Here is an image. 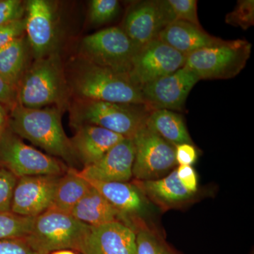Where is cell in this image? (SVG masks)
Segmentation results:
<instances>
[{
	"label": "cell",
	"mask_w": 254,
	"mask_h": 254,
	"mask_svg": "<svg viewBox=\"0 0 254 254\" xmlns=\"http://www.w3.org/2000/svg\"><path fill=\"white\" fill-rule=\"evenodd\" d=\"M9 128L50 153L73 164L76 160L71 141L62 125L61 110L57 107L31 109L18 104L10 110Z\"/></svg>",
	"instance_id": "obj_1"
},
{
	"label": "cell",
	"mask_w": 254,
	"mask_h": 254,
	"mask_svg": "<svg viewBox=\"0 0 254 254\" xmlns=\"http://www.w3.org/2000/svg\"><path fill=\"white\" fill-rule=\"evenodd\" d=\"M71 88L78 99L145 105L141 88L128 74L115 72L82 58L72 73Z\"/></svg>",
	"instance_id": "obj_2"
},
{
	"label": "cell",
	"mask_w": 254,
	"mask_h": 254,
	"mask_svg": "<svg viewBox=\"0 0 254 254\" xmlns=\"http://www.w3.org/2000/svg\"><path fill=\"white\" fill-rule=\"evenodd\" d=\"M152 110L143 104L78 99L70 108V122L75 128L82 125H94L132 138L145 125Z\"/></svg>",
	"instance_id": "obj_3"
},
{
	"label": "cell",
	"mask_w": 254,
	"mask_h": 254,
	"mask_svg": "<svg viewBox=\"0 0 254 254\" xmlns=\"http://www.w3.org/2000/svg\"><path fill=\"white\" fill-rule=\"evenodd\" d=\"M67 86L57 51L36 60L26 69L17 88L18 104L31 109L64 105Z\"/></svg>",
	"instance_id": "obj_4"
},
{
	"label": "cell",
	"mask_w": 254,
	"mask_h": 254,
	"mask_svg": "<svg viewBox=\"0 0 254 254\" xmlns=\"http://www.w3.org/2000/svg\"><path fill=\"white\" fill-rule=\"evenodd\" d=\"M88 227L70 214L49 209L35 218L23 240L38 254L64 250L78 252Z\"/></svg>",
	"instance_id": "obj_5"
},
{
	"label": "cell",
	"mask_w": 254,
	"mask_h": 254,
	"mask_svg": "<svg viewBox=\"0 0 254 254\" xmlns=\"http://www.w3.org/2000/svg\"><path fill=\"white\" fill-rule=\"evenodd\" d=\"M252 47L245 40H221L188 55L185 66L199 80L230 79L245 67L252 54Z\"/></svg>",
	"instance_id": "obj_6"
},
{
	"label": "cell",
	"mask_w": 254,
	"mask_h": 254,
	"mask_svg": "<svg viewBox=\"0 0 254 254\" xmlns=\"http://www.w3.org/2000/svg\"><path fill=\"white\" fill-rule=\"evenodd\" d=\"M138 51L123 28L110 27L82 40V59L115 72L128 74Z\"/></svg>",
	"instance_id": "obj_7"
},
{
	"label": "cell",
	"mask_w": 254,
	"mask_h": 254,
	"mask_svg": "<svg viewBox=\"0 0 254 254\" xmlns=\"http://www.w3.org/2000/svg\"><path fill=\"white\" fill-rule=\"evenodd\" d=\"M0 166L18 179L37 175L62 176L68 169L54 157L23 143L9 128L0 137Z\"/></svg>",
	"instance_id": "obj_8"
},
{
	"label": "cell",
	"mask_w": 254,
	"mask_h": 254,
	"mask_svg": "<svg viewBox=\"0 0 254 254\" xmlns=\"http://www.w3.org/2000/svg\"><path fill=\"white\" fill-rule=\"evenodd\" d=\"M135 157L132 174L138 181L158 180L166 176L177 165L175 148L146 125L133 138Z\"/></svg>",
	"instance_id": "obj_9"
},
{
	"label": "cell",
	"mask_w": 254,
	"mask_h": 254,
	"mask_svg": "<svg viewBox=\"0 0 254 254\" xmlns=\"http://www.w3.org/2000/svg\"><path fill=\"white\" fill-rule=\"evenodd\" d=\"M186 60L187 56L157 38L138 50L132 60L128 76L141 88L184 67Z\"/></svg>",
	"instance_id": "obj_10"
},
{
	"label": "cell",
	"mask_w": 254,
	"mask_h": 254,
	"mask_svg": "<svg viewBox=\"0 0 254 254\" xmlns=\"http://www.w3.org/2000/svg\"><path fill=\"white\" fill-rule=\"evenodd\" d=\"M198 81L193 71L184 66L142 86V97L145 105L153 110L183 111L187 97Z\"/></svg>",
	"instance_id": "obj_11"
},
{
	"label": "cell",
	"mask_w": 254,
	"mask_h": 254,
	"mask_svg": "<svg viewBox=\"0 0 254 254\" xmlns=\"http://www.w3.org/2000/svg\"><path fill=\"white\" fill-rule=\"evenodd\" d=\"M172 22L166 0H148L138 1L128 9L122 28L138 50L157 39Z\"/></svg>",
	"instance_id": "obj_12"
},
{
	"label": "cell",
	"mask_w": 254,
	"mask_h": 254,
	"mask_svg": "<svg viewBox=\"0 0 254 254\" xmlns=\"http://www.w3.org/2000/svg\"><path fill=\"white\" fill-rule=\"evenodd\" d=\"M60 177L37 175L18 178L13 192L11 213L36 218L49 210Z\"/></svg>",
	"instance_id": "obj_13"
},
{
	"label": "cell",
	"mask_w": 254,
	"mask_h": 254,
	"mask_svg": "<svg viewBox=\"0 0 254 254\" xmlns=\"http://www.w3.org/2000/svg\"><path fill=\"white\" fill-rule=\"evenodd\" d=\"M25 32L36 60L55 52L56 24L53 4L46 0H30L26 4Z\"/></svg>",
	"instance_id": "obj_14"
},
{
	"label": "cell",
	"mask_w": 254,
	"mask_h": 254,
	"mask_svg": "<svg viewBox=\"0 0 254 254\" xmlns=\"http://www.w3.org/2000/svg\"><path fill=\"white\" fill-rule=\"evenodd\" d=\"M78 252L81 254H136V231L125 224L90 226Z\"/></svg>",
	"instance_id": "obj_15"
},
{
	"label": "cell",
	"mask_w": 254,
	"mask_h": 254,
	"mask_svg": "<svg viewBox=\"0 0 254 254\" xmlns=\"http://www.w3.org/2000/svg\"><path fill=\"white\" fill-rule=\"evenodd\" d=\"M134 157L133 139L125 138L96 163L84 167L79 174L88 181L127 182L133 176Z\"/></svg>",
	"instance_id": "obj_16"
},
{
	"label": "cell",
	"mask_w": 254,
	"mask_h": 254,
	"mask_svg": "<svg viewBox=\"0 0 254 254\" xmlns=\"http://www.w3.org/2000/svg\"><path fill=\"white\" fill-rule=\"evenodd\" d=\"M125 137L94 125H82L70 138L75 158L86 167L96 163Z\"/></svg>",
	"instance_id": "obj_17"
},
{
	"label": "cell",
	"mask_w": 254,
	"mask_h": 254,
	"mask_svg": "<svg viewBox=\"0 0 254 254\" xmlns=\"http://www.w3.org/2000/svg\"><path fill=\"white\" fill-rule=\"evenodd\" d=\"M70 215L78 221L90 226L119 222L136 231L139 223L138 220L130 218L117 210L92 186L86 194L75 205Z\"/></svg>",
	"instance_id": "obj_18"
},
{
	"label": "cell",
	"mask_w": 254,
	"mask_h": 254,
	"mask_svg": "<svg viewBox=\"0 0 254 254\" xmlns=\"http://www.w3.org/2000/svg\"><path fill=\"white\" fill-rule=\"evenodd\" d=\"M158 39L187 57L222 40L209 34L202 27L180 21L167 25L160 32Z\"/></svg>",
	"instance_id": "obj_19"
},
{
	"label": "cell",
	"mask_w": 254,
	"mask_h": 254,
	"mask_svg": "<svg viewBox=\"0 0 254 254\" xmlns=\"http://www.w3.org/2000/svg\"><path fill=\"white\" fill-rule=\"evenodd\" d=\"M88 182L110 204L130 218L134 219L146 210V197L135 185L120 182Z\"/></svg>",
	"instance_id": "obj_20"
},
{
	"label": "cell",
	"mask_w": 254,
	"mask_h": 254,
	"mask_svg": "<svg viewBox=\"0 0 254 254\" xmlns=\"http://www.w3.org/2000/svg\"><path fill=\"white\" fill-rule=\"evenodd\" d=\"M134 185L145 197L165 209L183 204L195 195L182 185L177 177L176 170L158 180H136Z\"/></svg>",
	"instance_id": "obj_21"
},
{
	"label": "cell",
	"mask_w": 254,
	"mask_h": 254,
	"mask_svg": "<svg viewBox=\"0 0 254 254\" xmlns=\"http://www.w3.org/2000/svg\"><path fill=\"white\" fill-rule=\"evenodd\" d=\"M145 125L173 146L184 143L193 144L180 114L167 110H152Z\"/></svg>",
	"instance_id": "obj_22"
},
{
	"label": "cell",
	"mask_w": 254,
	"mask_h": 254,
	"mask_svg": "<svg viewBox=\"0 0 254 254\" xmlns=\"http://www.w3.org/2000/svg\"><path fill=\"white\" fill-rule=\"evenodd\" d=\"M91 188V184L73 168L67 169L60 177L55 190L54 200L50 209L71 214L75 205Z\"/></svg>",
	"instance_id": "obj_23"
},
{
	"label": "cell",
	"mask_w": 254,
	"mask_h": 254,
	"mask_svg": "<svg viewBox=\"0 0 254 254\" xmlns=\"http://www.w3.org/2000/svg\"><path fill=\"white\" fill-rule=\"evenodd\" d=\"M27 43L21 36L0 50V76L16 91L27 69Z\"/></svg>",
	"instance_id": "obj_24"
},
{
	"label": "cell",
	"mask_w": 254,
	"mask_h": 254,
	"mask_svg": "<svg viewBox=\"0 0 254 254\" xmlns=\"http://www.w3.org/2000/svg\"><path fill=\"white\" fill-rule=\"evenodd\" d=\"M136 254H178L163 237L143 224L136 230Z\"/></svg>",
	"instance_id": "obj_25"
},
{
	"label": "cell",
	"mask_w": 254,
	"mask_h": 254,
	"mask_svg": "<svg viewBox=\"0 0 254 254\" xmlns=\"http://www.w3.org/2000/svg\"><path fill=\"white\" fill-rule=\"evenodd\" d=\"M34 220L11 212L0 213V240L25 238L31 231Z\"/></svg>",
	"instance_id": "obj_26"
},
{
	"label": "cell",
	"mask_w": 254,
	"mask_h": 254,
	"mask_svg": "<svg viewBox=\"0 0 254 254\" xmlns=\"http://www.w3.org/2000/svg\"><path fill=\"white\" fill-rule=\"evenodd\" d=\"M173 22L185 21L201 27L197 14L196 0H166Z\"/></svg>",
	"instance_id": "obj_27"
},
{
	"label": "cell",
	"mask_w": 254,
	"mask_h": 254,
	"mask_svg": "<svg viewBox=\"0 0 254 254\" xmlns=\"http://www.w3.org/2000/svg\"><path fill=\"white\" fill-rule=\"evenodd\" d=\"M118 0H93L90 2L89 20L93 24L109 23L120 12Z\"/></svg>",
	"instance_id": "obj_28"
},
{
	"label": "cell",
	"mask_w": 254,
	"mask_h": 254,
	"mask_svg": "<svg viewBox=\"0 0 254 254\" xmlns=\"http://www.w3.org/2000/svg\"><path fill=\"white\" fill-rule=\"evenodd\" d=\"M225 22L243 30L249 29L254 25V0H240L236 6L225 17Z\"/></svg>",
	"instance_id": "obj_29"
},
{
	"label": "cell",
	"mask_w": 254,
	"mask_h": 254,
	"mask_svg": "<svg viewBox=\"0 0 254 254\" xmlns=\"http://www.w3.org/2000/svg\"><path fill=\"white\" fill-rule=\"evenodd\" d=\"M18 178L0 166V213L11 212L13 192Z\"/></svg>",
	"instance_id": "obj_30"
},
{
	"label": "cell",
	"mask_w": 254,
	"mask_h": 254,
	"mask_svg": "<svg viewBox=\"0 0 254 254\" xmlns=\"http://www.w3.org/2000/svg\"><path fill=\"white\" fill-rule=\"evenodd\" d=\"M26 4L20 0H0V26L23 18Z\"/></svg>",
	"instance_id": "obj_31"
},
{
	"label": "cell",
	"mask_w": 254,
	"mask_h": 254,
	"mask_svg": "<svg viewBox=\"0 0 254 254\" xmlns=\"http://www.w3.org/2000/svg\"><path fill=\"white\" fill-rule=\"evenodd\" d=\"M24 32L25 18H23L0 26V50L23 36Z\"/></svg>",
	"instance_id": "obj_32"
},
{
	"label": "cell",
	"mask_w": 254,
	"mask_h": 254,
	"mask_svg": "<svg viewBox=\"0 0 254 254\" xmlns=\"http://www.w3.org/2000/svg\"><path fill=\"white\" fill-rule=\"evenodd\" d=\"M0 254H38L23 239L0 240Z\"/></svg>",
	"instance_id": "obj_33"
},
{
	"label": "cell",
	"mask_w": 254,
	"mask_h": 254,
	"mask_svg": "<svg viewBox=\"0 0 254 254\" xmlns=\"http://www.w3.org/2000/svg\"><path fill=\"white\" fill-rule=\"evenodd\" d=\"M176 171L177 177L182 185L190 193L195 194L198 190V177L193 167L190 165H179Z\"/></svg>",
	"instance_id": "obj_34"
},
{
	"label": "cell",
	"mask_w": 254,
	"mask_h": 254,
	"mask_svg": "<svg viewBox=\"0 0 254 254\" xmlns=\"http://www.w3.org/2000/svg\"><path fill=\"white\" fill-rule=\"evenodd\" d=\"M175 148V160L179 165H190L196 161L198 158L197 150L193 144L184 143Z\"/></svg>",
	"instance_id": "obj_35"
},
{
	"label": "cell",
	"mask_w": 254,
	"mask_h": 254,
	"mask_svg": "<svg viewBox=\"0 0 254 254\" xmlns=\"http://www.w3.org/2000/svg\"><path fill=\"white\" fill-rule=\"evenodd\" d=\"M0 104L11 110L18 104L17 91L0 76Z\"/></svg>",
	"instance_id": "obj_36"
},
{
	"label": "cell",
	"mask_w": 254,
	"mask_h": 254,
	"mask_svg": "<svg viewBox=\"0 0 254 254\" xmlns=\"http://www.w3.org/2000/svg\"><path fill=\"white\" fill-rule=\"evenodd\" d=\"M9 114L7 108L0 104V137L9 128Z\"/></svg>",
	"instance_id": "obj_37"
},
{
	"label": "cell",
	"mask_w": 254,
	"mask_h": 254,
	"mask_svg": "<svg viewBox=\"0 0 254 254\" xmlns=\"http://www.w3.org/2000/svg\"><path fill=\"white\" fill-rule=\"evenodd\" d=\"M50 254H76L73 251L64 250H59L56 251V252H53Z\"/></svg>",
	"instance_id": "obj_38"
}]
</instances>
